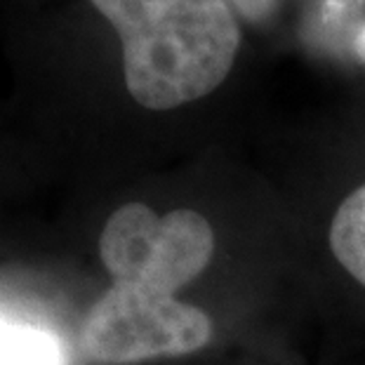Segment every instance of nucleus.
Returning a JSON list of instances; mask_svg holds the SVG:
<instances>
[{
  "mask_svg": "<svg viewBox=\"0 0 365 365\" xmlns=\"http://www.w3.org/2000/svg\"><path fill=\"white\" fill-rule=\"evenodd\" d=\"M123 43L132 99L151 111L196 102L231 73L240 26L229 0H90Z\"/></svg>",
  "mask_w": 365,
  "mask_h": 365,
  "instance_id": "f03ea898",
  "label": "nucleus"
},
{
  "mask_svg": "<svg viewBox=\"0 0 365 365\" xmlns=\"http://www.w3.org/2000/svg\"><path fill=\"white\" fill-rule=\"evenodd\" d=\"M212 252L215 231L193 210L156 215L144 203L115 210L99 236L113 283L85 316L83 354L104 365H130L203 349L212 321L175 294L200 276Z\"/></svg>",
  "mask_w": 365,
  "mask_h": 365,
  "instance_id": "f257e3e1",
  "label": "nucleus"
},
{
  "mask_svg": "<svg viewBox=\"0 0 365 365\" xmlns=\"http://www.w3.org/2000/svg\"><path fill=\"white\" fill-rule=\"evenodd\" d=\"M356 54H359V59L363 61V66H365V26L361 29L359 38H356Z\"/></svg>",
  "mask_w": 365,
  "mask_h": 365,
  "instance_id": "423d86ee",
  "label": "nucleus"
},
{
  "mask_svg": "<svg viewBox=\"0 0 365 365\" xmlns=\"http://www.w3.org/2000/svg\"><path fill=\"white\" fill-rule=\"evenodd\" d=\"M0 365H66L64 344L45 328L0 318Z\"/></svg>",
  "mask_w": 365,
  "mask_h": 365,
  "instance_id": "7ed1b4c3",
  "label": "nucleus"
},
{
  "mask_svg": "<svg viewBox=\"0 0 365 365\" xmlns=\"http://www.w3.org/2000/svg\"><path fill=\"white\" fill-rule=\"evenodd\" d=\"M229 5L247 21H262L274 12L276 0H229Z\"/></svg>",
  "mask_w": 365,
  "mask_h": 365,
  "instance_id": "39448f33",
  "label": "nucleus"
},
{
  "mask_svg": "<svg viewBox=\"0 0 365 365\" xmlns=\"http://www.w3.org/2000/svg\"><path fill=\"white\" fill-rule=\"evenodd\" d=\"M330 247L337 262L365 285V186L341 200L330 227Z\"/></svg>",
  "mask_w": 365,
  "mask_h": 365,
  "instance_id": "20e7f679",
  "label": "nucleus"
}]
</instances>
